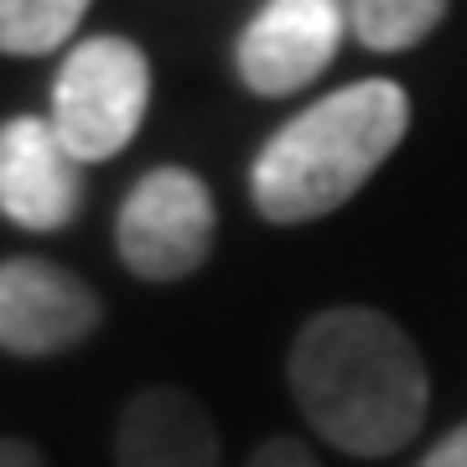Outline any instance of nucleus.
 Segmentation results:
<instances>
[{
	"instance_id": "1",
	"label": "nucleus",
	"mask_w": 467,
	"mask_h": 467,
	"mask_svg": "<svg viewBox=\"0 0 467 467\" xmlns=\"http://www.w3.org/2000/svg\"><path fill=\"white\" fill-rule=\"evenodd\" d=\"M291 395L337 451L389 457L426 420L431 379L416 343L368 306H333L291 343Z\"/></svg>"
},
{
	"instance_id": "2",
	"label": "nucleus",
	"mask_w": 467,
	"mask_h": 467,
	"mask_svg": "<svg viewBox=\"0 0 467 467\" xmlns=\"http://www.w3.org/2000/svg\"><path fill=\"white\" fill-rule=\"evenodd\" d=\"M405 125L410 99L389 78H364L327 94L260 150L250 171L254 208L270 223H312L343 208L405 140Z\"/></svg>"
},
{
	"instance_id": "3",
	"label": "nucleus",
	"mask_w": 467,
	"mask_h": 467,
	"mask_svg": "<svg viewBox=\"0 0 467 467\" xmlns=\"http://www.w3.org/2000/svg\"><path fill=\"white\" fill-rule=\"evenodd\" d=\"M150 104V63L125 36H88L67 52L57 88H52V130L67 156L109 161L135 140Z\"/></svg>"
},
{
	"instance_id": "4",
	"label": "nucleus",
	"mask_w": 467,
	"mask_h": 467,
	"mask_svg": "<svg viewBox=\"0 0 467 467\" xmlns=\"http://www.w3.org/2000/svg\"><path fill=\"white\" fill-rule=\"evenodd\" d=\"M213 250V198L182 167H161L130 187L119 208V260L140 281H182Z\"/></svg>"
},
{
	"instance_id": "5",
	"label": "nucleus",
	"mask_w": 467,
	"mask_h": 467,
	"mask_svg": "<svg viewBox=\"0 0 467 467\" xmlns=\"http://www.w3.org/2000/svg\"><path fill=\"white\" fill-rule=\"evenodd\" d=\"M104 322L94 285L67 275L52 260H5L0 265V348L21 358L78 348Z\"/></svg>"
},
{
	"instance_id": "6",
	"label": "nucleus",
	"mask_w": 467,
	"mask_h": 467,
	"mask_svg": "<svg viewBox=\"0 0 467 467\" xmlns=\"http://www.w3.org/2000/svg\"><path fill=\"white\" fill-rule=\"evenodd\" d=\"M343 32V0H270L239 36V78L265 99L296 94L337 57Z\"/></svg>"
},
{
	"instance_id": "7",
	"label": "nucleus",
	"mask_w": 467,
	"mask_h": 467,
	"mask_svg": "<svg viewBox=\"0 0 467 467\" xmlns=\"http://www.w3.org/2000/svg\"><path fill=\"white\" fill-rule=\"evenodd\" d=\"M84 198V167L67 156L52 119H5L0 125V213L21 229H63Z\"/></svg>"
},
{
	"instance_id": "8",
	"label": "nucleus",
	"mask_w": 467,
	"mask_h": 467,
	"mask_svg": "<svg viewBox=\"0 0 467 467\" xmlns=\"http://www.w3.org/2000/svg\"><path fill=\"white\" fill-rule=\"evenodd\" d=\"M119 467H218V431L187 389H146L125 405L115 431Z\"/></svg>"
},
{
	"instance_id": "9",
	"label": "nucleus",
	"mask_w": 467,
	"mask_h": 467,
	"mask_svg": "<svg viewBox=\"0 0 467 467\" xmlns=\"http://www.w3.org/2000/svg\"><path fill=\"white\" fill-rule=\"evenodd\" d=\"M343 11L364 47L405 52L436 32V21L447 16V0H343Z\"/></svg>"
},
{
	"instance_id": "10",
	"label": "nucleus",
	"mask_w": 467,
	"mask_h": 467,
	"mask_svg": "<svg viewBox=\"0 0 467 467\" xmlns=\"http://www.w3.org/2000/svg\"><path fill=\"white\" fill-rule=\"evenodd\" d=\"M88 0H0V52H52L78 32Z\"/></svg>"
},
{
	"instance_id": "11",
	"label": "nucleus",
	"mask_w": 467,
	"mask_h": 467,
	"mask_svg": "<svg viewBox=\"0 0 467 467\" xmlns=\"http://www.w3.org/2000/svg\"><path fill=\"white\" fill-rule=\"evenodd\" d=\"M250 467H317V457L301 447V441H291V436H275V441H265L250 457Z\"/></svg>"
},
{
	"instance_id": "12",
	"label": "nucleus",
	"mask_w": 467,
	"mask_h": 467,
	"mask_svg": "<svg viewBox=\"0 0 467 467\" xmlns=\"http://www.w3.org/2000/svg\"><path fill=\"white\" fill-rule=\"evenodd\" d=\"M420 467H467V426H457L447 441H436V447L420 457Z\"/></svg>"
},
{
	"instance_id": "13",
	"label": "nucleus",
	"mask_w": 467,
	"mask_h": 467,
	"mask_svg": "<svg viewBox=\"0 0 467 467\" xmlns=\"http://www.w3.org/2000/svg\"><path fill=\"white\" fill-rule=\"evenodd\" d=\"M0 467H47L42 451L26 447V441H0Z\"/></svg>"
}]
</instances>
